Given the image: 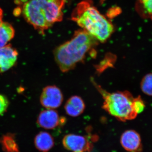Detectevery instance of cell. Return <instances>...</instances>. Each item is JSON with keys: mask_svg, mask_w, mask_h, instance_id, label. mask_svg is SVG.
Listing matches in <instances>:
<instances>
[{"mask_svg": "<svg viewBox=\"0 0 152 152\" xmlns=\"http://www.w3.org/2000/svg\"><path fill=\"white\" fill-rule=\"evenodd\" d=\"M97 41L85 30L76 31L70 40L54 51L55 61L61 71L65 73L74 69L97 45Z\"/></svg>", "mask_w": 152, "mask_h": 152, "instance_id": "cell-1", "label": "cell"}, {"mask_svg": "<svg viewBox=\"0 0 152 152\" xmlns=\"http://www.w3.org/2000/svg\"><path fill=\"white\" fill-rule=\"evenodd\" d=\"M72 19L101 42L107 41L114 31L111 23L88 1L78 4L72 15Z\"/></svg>", "mask_w": 152, "mask_h": 152, "instance_id": "cell-2", "label": "cell"}, {"mask_svg": "<svg viewBox=\"0 0 152 152\" xmlns=\"http://www.w3.org/2000/svg\"><path fill=\"white\" fill-rule=\"evenodd\" d=\"M92 81L102 96V108L106 112L121 121L135 118L138 114L134 108V98L130 92L128 91L108 92L94 80Z\"/></svg>", "mask_w": 152, "mask_h": 152, "instance_id": "cell-3", "label": "cell"}, {"mask_svg": "<svg viewBox=\"0 0 152 152\" xmlns=\"http://www.w3.org/2000/svg\"><path fill=\"white\" fill-rule=\"evenodd\" d=\"M22 13L25 19L40 33L43 34L51 26L41 10L39 0H29L24 4Z\"/></svg>", "mask_w": 152, "mask_h": 152, "instance_id": "cell-4", "label": "cell"}, {"mask_svg": "<svg viewBox=\"0 0 152 152\" xmlns=\"http://www.w3.org/2000/svg\"><path fill=\"white\" fill-rule=\"evenodd\" d=\"M66 0H39L42 12L51 26L63 18L62 9Z\"/></svg>", "mask_w": 152, "mask_h": 152, "instance_id": "cell-5", "label": "cell"}, {"mask_svg": "<svg viewBox=\"0 0 152 152\" xmlns=\"http://www.w3.org/2000/svg\"><path fill=\"white\" fill-rule=\"evenodd\" d=\"M64 148L70 152H88L92 149V142L84 136L68 134L63 138Z\"/></svg>", "mask_w": 152, "mask_h": 152, "instance_id": "cell-6", "label": "cell"}, {"mask_svg": "<svg viewBox=\"0 0 152 152\" xmlns=\"http://www.w3.org/2000/svg\"><path fill=\"white\" fill-rule=\"evenodd\" d=\"M64 96L61 90L55 86L44 88L41 94L40 102L47 109H55L62 104Z\"/></svg>", "mask_w": 152, "mask_h": 152, "instance_id": "cell-7", "label": "cell"}, {"mask_svg": "<svg viewBox=\"0 0 152 152\" xmlns=\"http://www.w3.org/2000/svg\"><path fill=\"white\" fill-rule=\"evenodd\" d=\"M120 142L126 152H141L142 149L140 136L133 130L124 132L121 136Z\"/></svg>", "mask_w": 152, "mask_h": 152, "instance_id": "cell-8", "label": "cell"}, {"mask_svg": "<svg viewBox=\"0 0 152 152\" xmlns=\"http://www.w3.org/2000/svg\"><path fill=\"white\" fill-rule=\"evenodd\" d=\"M59 115L53 109H47L41 112L38 117L37 124L42 128L53 129L61 124L62 122Z\"/></svg>", "mask_w": 152, "mask_h": 152, "instance_id": "cell-9", "label": "cell"}, {"mask_svg": "<svg viewBox=\"0 0 152 152\" xmlns=\"http://www.w3.org/2000/svg\"><path fill=\"white\" fill-rule=\"evenodd\" d=\"M18 53L10 45L0 48V73L13 66L18 59Z\"/></svg>", "mask_w": 152, "mask_h": 152, "instance_id": "cell-10", "label": "cell"}, {"mask_svg": "<svg viewBox=\"0 0 152 152\" xmlns=\"http://www.w3.org/2000/svg\"><path fill=\"white\" fill-rule=\"evenodd\" d=\"M86 105L80 97L74 96L70 98L66 103L64 109L66 114L71 117H76L84 111Z\"/></svg>", "mask_w": 152, "mask_h": 152, "instance_id": "cell-11", "label": "cell"}, {"mask_svg": "<svg viewBox=\"0 0 152 152\" xmlns=\"http://www.w3.org/2000/svg\"><path fill=\"white\" fill-rule=\"evenodd\" d=\"M35 145L39 151L47 152L54 145V140L50 134L47 132H41L36 136Z\"/></svg>", "mask_w": 152, "mask_h": 152, "instance_id": "cell-12", "label": "cell"}, {"mask_svg": "<svg viewBox=\"0 0 152 152\" xmlns=\"http://www.w3.org/2000/svg\"><path fill=\"white\" fill-rule=\"evenodd\" d=\"M15 31L12 26L7 22H3L0 27V48L7 44L13 38Z\"/></svg>", "mask_w": 152, "mask_h": 152, "instance_id": "cell-13", "label": "cell"}, {"mask_svg": "<svg viewBox=\"0 0 152 152\" xmlns=\"http://www.w3.org/2000/svg\"><path fill=\"white\" fill-rule=\"evenodd\" d=\"M138 8L143 17L152 20V0H139Z\"/></svg>", "mask_w": 152, "mask_h": 152, "instance_id": "cell-14", "label": "cell"}, {"mask_svg": "<svg viewBox=\"0 0 152 152\" xmlns=\"http://www.w3.org/2000/svg\"><path fill=\"white\" fill-rule=\"evenodd\" d=\"M140 88L144 94L152 96V73L144 76L141 82Z\"/></svg>", "mask_w": 152, "mask_h": 152, "instance_id": "cell-15", "label": "cell"}, {"mask_svg": "<svg viewBox=\"0 0 152 152\" xmlns=\"http://www.w3.org/2000/svg\"><path fill=\"white\" fill-rule=\"evenodd\" d=\"M133 104L135 111L137 114L140 113L143 111L145 107V103L140 96L134 98Z\"/></svg>", "mask_w": 152, "mask_h": 152, "instance_id": "cell-16", "label": "cell"}, {"mask_svg": "<svg viewBox=\"0 0 152 152\" xmlns=\"http://www.w3.org/2000/svg\"><path fill=\"white\" fill-rule=\"evenodd\" d=\"M9 106V101L6 96L0 94V115H3Z\"/></svg>", "mask_w": 152, "mask_h": 152, "instance_id": "cell-17", "label": "cell"}, {"mask_svg": "<svg viewBox=\"0 0 152 152\" xmlns=\"http://www.w3.org/2000/svg\"><path fill=\"white\" fill-rule=\"evenodd\" d=\"M3 18V12L2 10L0 8V27L1 26L2 24Z\"/></svg>", "mask_w": 152, "mask_h": 152, "instance_id": "cell-18", "label": "cell"}, {"mask_svg": "<svg viewBox=\"0 0 152 152\" xmlns=\"http://www.w3.org/2000/svg\"><path fill=\"white\" fill-rule=\"evenodd\" d=\"M138 1H139V0H138Z\"/></svg>", "mask_w": 152, "mask_h": 152, "instance_id": "cell-19", "label": "cell"}]
</instances>
